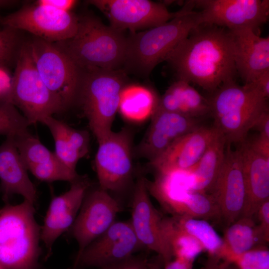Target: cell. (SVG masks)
Wrapping results in <instances>:
<instances>
[{
    "instance_id": "35",
    "label": "cell",
    "mask_w": 269,
    "mask_h": 269,
    "mask_svg": "<svg viewBox=\"0 0 269 269\" xmlns=\"http://www.w3.org/2000/svg\"><path fill=\"white\" fill-rule=\"evenodd\" d=\"M256 216L259 224V229L266 242H269V200L265 201L259 207Z\"/></svg>"
},
{
    "instance_id": "4",
    "label": "cell",
    "mask_w": 269,
    "mask_h": 269,
    "mask_svg": "<svg viewBox=\"0 0 269 269\" xmlns=\"http://www.w3.org/2000/svg\"><path fill=\"white\" fill-rule=\"evenodd\" d=\"M212 93L208 101L214 126L227 144L244 142L261 115L269 110L267 99L251 84L241 86L233 80Z\"/></svg>"
},
{
    "instance_id": "6",
    "label": "cell",
    "mask_w": 269,
    "mask_h": 269,
    "mask_svg": "<svg viewBox=\"0 0 269 269\" xmlns=\"http://www.w3.org/2000/svg\"><path fill=\"white\" fill-rule=\"evenodd\" d=\"M127 81V73L122 69H81L76 102H79L98 142L112 132Z\"/></svg>"
},
{
    "instance_id": "29",
    "label": "cell",
    "mask_w": 269,
    "mask_h": 269,
    "mask_svg": "<svg viewBox=\"0 0 269 269\" xmlns=\"http://www.w3.org/2000/svg\"><path fill=\"white\" fill-rule=\"evenodd\" d=\"M167 90L172 96L175 113L195 118L210 113L208 100L189 83L177 80Z\"/></svg>"
},
{
    "instance_id": "38",
    "label": "cell",
    "mask_w": 269,
    "mask_h": 269,
    "mask_svg": "<svg viewBox=\"0 0 269 269\" xmlns=\"http://www.w3.org/2000/svg\"><path fill=\"white\" fill-rule=\"evenodd\" d=\"M36 2L59 10L71 11V9L75 5L77 1L73 0H39Z\"/></svg>"
},
{
    "instance_id": "9",
    "label": "cell",
    "mask_w": 269,
    "mask_h": 269,
    "mask_svg": "<svg viewBox=\"0 0 269 269\" xmlns=\"http://www.w3.org/2000/svg\"><path fill=\"white\" fill-rule=\"evenodd\" d=\"M0 21L4 26L28 31L35 37L54 43L70 39L76 34L79 17L71 11L35 2L22 6Z\"/></svg>"
},
{
    "instance_id": "32",
    "label": "cell",
    "mask_w": 269,
    "mask_h": 269,
    "mask_svg": "<svg viewBox=\"0 0 269 269\" xmlns=\"http://www.w3.org/2000/svg\"><path fill=\"white\" fill-rule=\"evenodd\" d=\"M29 125L14 106L0 101V134L15 136L28 131Z\"/></svg>"
},
{
    "instance_id": "1",
    "label": "cell",
    "mask_w": 269,
    "mask_h": 269,
    "mask_svg": "<svg viewBox=\"0 0 269 269\" xmlns=\"http://www.w3.org/2000/svg\"><path fill=\"white\" fill-rule=\"evenodd\" d=\"M178 80L213 92L234 80L237 73L232 36L228 29L202 23L193 29L167 55Z\"/></svg>"
},
{
    "instance_id": "42",
    "label": "cell",
    "mask_w": 269,
    "mask_h": 269,
    "mask_svg": "<svg viewBox=\"0 0 269 269\" xmlns=\"http://www.w3.org/2000/svg\"><path fill=\"white\" fill-rule=\"evenodd\" d=\"M13 2L14 1L11 0H0V9L3 6L9 5Z\"/></svg>"
},
{
    "instance_id": "8",
    "label": "cell",
    "mask_w": 269,
    "mask_h": 269,
    "mask_svg": "<svg viewBox=\"0 0 269 269\" xmlns=\"http://www.w3.org/2000/svg\"><path fill=\"white\" fill-rule=\"evenodd\" d=\"M27 44L41 79L65 110L76 102L81 69L53 43L35 37Z\"/></svg>"
},
{
    "instance_id": "18",
    "label": "cell",
    "mask_w": 269,
    "mask_h": 269,
    "mask_svg": "<svg viewBox=\"0 0 269 269\" xmlns=\"http://www.w3.org/2000/svg\"><path fill=\"white\" fill-rule=\"evenodd\" d=\"M90 185L86 178L81 177L71 183L67 191L52 199L40 231L47 258L56 240L74 223Z\"/></svg>"
},
{
    "instance_id": "3",
    "label": "cell",
    "mask_w": 269,
    "mask_h": 269,
    "mask_svg": "<svg viewBox=\"0 0 269 269\" xmlns=\"http://www.w3.org/2000/svg\"><path fill=\"white\" fill-rule=\"evenodd\" d=\"M127 37L124 31L87 14L79 17L77 30L72 37L54 44L81 69L118 70L123 66Z\"/></svg>"
},
{
    "instance_id": "16",
    "label": "cell",
    "mask_w": 269,
    "mask_h": 269,
    "mask_svg": "<svg viewBox=\"0 0 269 269\" xmlns=\"http://www.w3.org/2000/svg\"><path fill=\"white\" fill-rule=\"evenodd\" d=\"M149 195L146 178L139 177L133 192L130 222L143 248L157 253L164 265L173 258L162 232L163 217L153 206Z\"/></svg>"
},
{
    "instance_id": "13",
    "label": "cell",
    "mask_w": 269,
    "mask_h": 269,
    "mask_svg": "<svg viewBox=\"0 0 269 269\" xmlns=\"http://www.w3.org/2000/svg\"><path fill=\"white\" fill-rule=\"evenodd\" d=\"M142 248L130 221H115L76 258L74 269L117 264L132 258Z\"/></svg>"
},
{
    "instance_id": "10",
    "label": "cell",
    "mask_w": 269,
    "mask_h": 269,
    "mask_svg": "<svg viewBox=\"0 0 269 269\" xmlns=\"http://www.w3.org/2000/svg\"><path fill=\"white\" fill-rule=\"evenodd\" d=\"M95 167L99 187L108 192H120L133 175L132 142L126 130L112 133L98 142Z\"/></svg>"
},
{
    "instance_id": "36",
    "label": "cell",
    "mask_w": 269,
    "mask_h": 269,
    "mask_svg": "<svg viewBox=\"0 0 269 269\" xmlns=\"http://www.w3.org/2000/svg\"><path fill=\"white\" fill-rule=\"evenodd\" d=\"M193 261L180 258H173L171 261L161 266L155 262L147 261V269H193Z\"/></svg>"
},
{
    "instance_id": "11",
    "label": "cell",
    "mask_w": 269,
    "mask_h": 269,
    "mask_svg": "<svg viewBox=\"0 0 269 269\" xmlns=\"http://www.w3.org/2000/svg\"><path fill=\"white\" fill-rule=\"evenodd\" d=\"M203 23L229 30L249 29L259 33L269 18L268 0H197Z\"/></svg>"
},
{
    "instance_id": "34",
    "label": "cell",
    "mask_w": 269,
    "mask_h": 269,
    "mask_svg": "<svg viewBox=\"0 0 269 269\" xmlns=\"http://www.w3.org/2000/svg\"><path fill=\"white\" fill-rule=\"evenodd\" d=\"M238 269H269V250L259 246L234 258L231 262Z\"/></svg>"
},
{
    "instance_id": "21",
    "label": "cell",
    "mask_w": 269,
    "mask_h": 269,
    "mask_svg": "<svg viewBox=\"0 0 269 269\" xmlns=\"http://www.w3.org/2000/svg\"><path fill=\"white\" fill-rule=\"evenodd\" d=\"M230 31L237 72L245 84L251 83L269 70V38L261 37L249 29Z\"/></svg>"
},
{
    "instance_id": "25",
    "label": "cell",
    "mask_w": 269,
    "mask_h": 269,
    "mask_svg": "<svg viewBox=\"0 0 269 269\" xmlns=\"http://www.w3.org/2000/svg\"><path fill=\"white\" fill-rule=\"evenodd\" d=\"M227 142L220 133L194 167L188 172L189 190L207 193L221 169Z\"/></svg>"
},
{
    "instance_id": "7",
    "label": "cell",
    "mask_w": 269,
    "mask_h": 269,
    "mask_svg": "<svg viewBox=\"0 0 269 269\" xmlns=\"http://www.w3.org/2000/svg\"><path fill=\"white\" fill-rule=\"evenodd\" d=\"M5 102L19 108L29 125L64 110L59 99L41 79L27 43L22 44Z\"/></svg>"
},
{
    "instance_id": "39",
    "label": "cell",
    "mask_w": 269,
    "mask_h": 269,
    "mask_svg": "<svg viewBox=\"0 0 269 269\" xmlns=\"http://www.w3.org/2000/svg\"><path fill=\"white\" fill-rule=\"evenodd\" d=\"M251 84L267 99L269 97V70L265 72Z\"/></svg>"
},
{
    "instance_id": "30",
    "label": "cell",
    "mask_w": 269,
    "mask_h": 269,
    "mask_svg": "<svg viewBox=\"0 0 269 269\" xmlns=\"http://www.w3.org/2000/svg\"><path fill=\"white\" fill-rule=\"evenodd\" d=\"M14 139L20 157L27 169L31 165L46 162L55 155L28 131L14 136Z\"/></svg>"
},
{
    "instance_id": "26",
    "label": "cell",
    "mask_w": 269,
    "mask_h": 269,
    "mask_svg": "<svg viewBox=\"0 0 269 269\" xmlns=\"http://www.w3.org/2000/svg\"><path fill=\"white\" fill-rule=\"evenodd\" d=\"M179 227L195 238L208 254V261H220L223 239L207 221L196 218L170 216Z\"/></svg>"
},
{
    "instance_id": "28",
    "label": "cell",
    "mask_w": 269,
    "mask_h": 269,
    "mask_svg": "<svg viewBox=\"0 0 269 269\" xmlns=\"http://www.w3.org/2000/svg\"><path fill=\"white\" fill-rule=\"evenodd\" d=\"M161 230L173 258L194 262L204 249L193 236L177 226L170 217H162Z\"/></svg>"
},
{
    "instance_id": "12",
    "label": "cell",
    "mask_w": 269,
    "mask_h": 269,
    "mask_svg": "<svg viewBox=\"0 0 269 269\" xmlns=\"http://www.w3.org/2000/svg\"><path fill=\"white\" fill-rule=\"evenodd\" d=\"M88 3L101 10L110 26L119 30L131 32L149 29L178 16L180 11H168L161 2L149 0H90Z\"/></svg>"
},
{
    "instance_id": "37",
    "label": "cell",
    "mask_w": 269,
    "mask_h": 269,
    "mask_svg": "<svg viewBox=\"0 0 269 269\" xmlns=\"http://www.w3.org/2000/svg\"><path fill=\"white\" fill-rule=\"evenodd\" d=\"M146 259L133 256L128 260L100 269H147Z\"/></svg>"
},
{
    "instance_id": "24",
    "label": "cell",
    "mask_w": 269,
    "mask_h": 269,
    "mask_svg": "<svg viewBox=\"0 0 269 269\" xmlns=\"http://www.w3.org/2000/svg\"><path fill=\"white\" fill-rule=\"evenodd\" d=\"M220 261L231 262L235 257L259 246L266 245L253 217L241 216L226 227Z\"/></svg>"
},
{
    "instance_id": "40",
    "label": "cell",
    "mask_w": 269,
    "mask_h": 269,
    "mask_svg": "<svg viewBox=\"0 0 269 269\" xmlns=\"http://www.w3.org/2000/svg\"><path fill=\"white\" fill-rule=\"evenodd\" d=\"M254 128L259 132V135L269 139V111L263 113L257 120Z\"/></svg>"
},
{
    "instance_id": "14",
    "label": "cell",
    "mask_w": 269,
    "mask_h": 269,
    "mask_svg": "<svg viewBox=\"0 0 269 269\" xmlns=\"http://www.w3.org/2000/svg\"><path fill=\"white\" fill-rule=\"evenodd\" d=\"M226 145L223 164L211 187L207 193L215 202L220 219L226 227L242 216L246 190L240 151Z\"/></svg>"
},
{
    "instance_id": "5",
    "label": "cell",
    "mask_w": 269,
    "mask_h": 269,
    "mask_svg": "<svg viewBox=\"0 0 269 269\" xmlns=\"http://www.w3.org/2000/svg\"><path fill=\"white\" fill-rule=\"evenodd\" d=\"M24 200L0 209V269H39L41 227Z\"/></svg>"
},
{
    "instance_id": "15",
    "label": "cell",
    "mask_w": 269,
    "mask_h": 269,
    "mask_svg": "<svg viewBox=\"0 0 269 269\" xmlns=\"http://www.w3.org/2000/svg\"><path fill=\"white\" fill-rule=\"evenodd\" d=\"M120 211V204L109 192L100 187L87 191L70 229L78 245L76 257L110 227Z\"/></svg>"
},
{
    "instance_id": "33",
    "label": "cell",
    "mask_w": 269,
    "mask_h": 269,
    "mask_svg": "<svg viewBox=\"0 0 269 269\" xmlns=\"http://www.w3.org/2000/svg\"><path fill=\"white\" fill-rule=\"evenodd\" d=\"M19 30L4 26L0 29V67L16 62L22 44Z\"/></svg>"
},
{
    "instance_id": "43",
    "label": "cell",
    "mask_w": 269,
    "mask_h": 269,
    "mask_svg": "<svg viewBox=\"0 0 269 269\" xmlns=\"http://www.w3.org/2000/svg\"></svg>"
},
{
    "instance_id": "31",
    "label": "cell",
    "mask_w": 269,
    "mask_h": 269,
    "mask_svg": "<svg viewBox=\"0 0 269 269\" xmlns=\"http://www.w3.org/2000/svg\"><path fill=\"white\" fill-rule=\"evenodd\" d=\"M27 170L37 179L47 182L61 180L72 183L81 177L76 171L68 168L55 154L49 161L31 165Z\"/></svg>"
},
{
    "instance_id": "27",
    "label": "cell",
    "mask_w": 269,
    "mask_h": 269,
    "mask_svg": "<svg viewBox=\"0 0 269 269\" xmlns=\"http://www.w3.org/2000/svg\"><path fill=\"white\" fill-rule=\"evenodd\" d=\"M152 93L142 88L123 90L119 110L123 116L132 122H142L152 116L158 103Z\"/></svg>"
},
{
    "instance_id": "23",
    "label": "cell",
    "mask_w": 269,
    "mask_h": 269,
    "mask_svg": "<svg viewBox=\"0 0 269 269\" xmlns=\"http://www.w3.org/2000/svg\"><path fill=\"white\" fill-rule=\"evenodd\" d=\"M41 123L48 127L53 136L55 155L68 168L76 171L78 161L88 152V133L74 129L52 116L46 117Z\"/></svg>"
},
{
    "instance_id": "2",
    "label": "cell",
    "mask_w": 269,
    "mask_h": 269,
    "mask_svg": "<svg viewBox=\"0 0 269 269\" xmlns=\"http://www.w3.org/2000/svg\"><path fill=\"white\" fill-rule=\"evenodd\" d=\"M194 1L188 0L173 19L144 30L131 32L127 37L122 69L127 74L148 76L193 29L203 23L201 12L194 11Z\"/></svg>"
},
{
    "instance_id": "17",
    "label": "cell",
    "mask_w": 269,
    "mask_h": 269,
    "mask_svg": "<svg viewBox=\"0 0 269 269\" xmlns=\"http://www.w3.org/2000/svg\"><path fill=\"white\" fill-rule=\"evenodd\" d=\"M219 134L214 126H200L176 140L149 164L157 173L189 172Z\"/></svg>"
},
{
    "instance_id": "19",
    "label": "cell",
    "mask_w": 269,
    "mask_h": 269,
    "mask_svg": "<svg viewBox=\"0 0 269 269\" xmlns=\"http://www.w3.org/2000/svg\"><path fill=\"white\" fill-rule=\"evenodd\" d=\"M198 118L179 113L155 110L138 151L151 161L163 153L176 140L201 126Z\"/></svg>"
},
{
    "instance_id": "22",
    "label": "cell",
    "mask_w": 269,
    "mask_h": 269,
    "mask_svg": "<svg viewBox=\"0 0 269 269\" xmlns=\"http://www.w3.org/2000/svg\"><path fill=\"white\" fill-rule=\"evenodd\" d=\"M14 137L7 136L0 146V180L3 199L6 201L12 195L18 194L34 205L36 190L17 150Z\"/></svg>"
},
{
    "instance_id": "41",
    "label": "cell",
    "mask_w": 269,
    "mask_h": 269,
    "mask_svg": "<svg viewBox=\"0 0 269 269\" xmlns=\"http://www.w3.org/2000/svg\"><path fill=\"white\" fill-rule=\"evenodd\" d=\"M204 269H238L232 263L220 261L216 263H206Z\"/></svg>"
},
{
    "instance_id": "20",
    "label": "cell",
    "mask_w": 269,
    "mask_h": 269,
    "mask_svg": "<svg viewBox=\"0 0 269 269\" xmlns=\"http://www.w3.org/2000/svg\"><path fill=\"white\" fill-rule=\"evenodd\" d=\"M246 197L242 216L253 217L269 200V156L247 138L240 144Z\"/></svg>"
}]
</instances>
